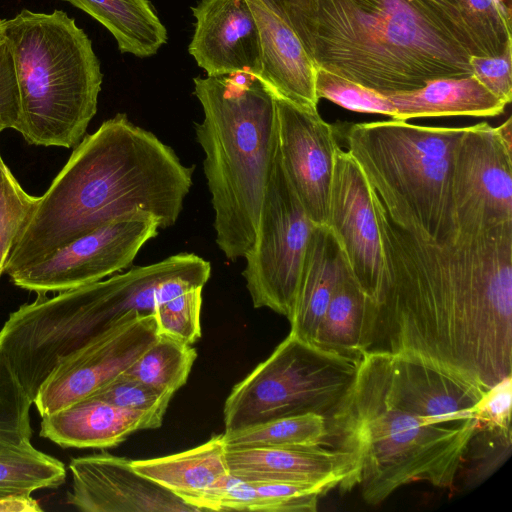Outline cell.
<instances>
[{"mask_svg": "<svg viewBox=\"0 0 512 512\" xmlns=\"http://www.w3.org/2000/svg\"><path fill=\"white\" fill-rule=\"evenodd\" d=\"M371 195L383 265L364 353L417 357L485 392L512 375V224L437 242Z\"/></svg>", "mask_w": 512, "mask_h": 512, "instance_id": "6da1fadb", "label": "cell"}, {"mask_svg": "<svg viewBox=\"0 0 512 512\" xmlns=\"http://www.w3.org/2000/svg\"><path fill=\"white\" fill-rule=\"evenodd\" d=\"M193 171L152 132L132 123L125 113L116 114L74 147L39 197L4 273L134 215L154 216L159 228L174 225L192 186Z\"/></svg>", "mask_w": 512, "mask_h": 512, "instance_id": "7a4b0ae2", "label": "cell"}, {"mask_svg": "<svg viewBox=\"0 0 512 512\" xmlns=\"http://www.w3.org/2000/svg\"><path fill=\"white\" fill-rule=\"evenodd\" d=\"M289 27L317 68L382 94L471 74L468 54L411 0H304Z\"/></svg>", "mask_w": 512, "mask_h": 512, "instance_id": "3957f363", "label": "cell"}, {"mask_svg": "<svg viewBox=\"0 0 512 512\" xmlns=\"http://www.w3.org/2000/svg\"><path fill=\"white\" fill-rule=\"evenodd\" d=\"M329 440L355 454L356 486L368 505L400 487L427 482L453 487L479 424L425 416L392 387L386 353H364L353 387L328 420Z\"/></svg>", "mask_w": 512, "mask_h": 512, "instance_id": "277c9868", "label": "cell"}, {"mask_svg": "<svg viewBox=\"0 0 512 512\" xmlns=\"http://www.w3.org/2000/svg\"><path fill=\"white\" fill-rule=\"evenodd\" d=\"M203 110L195 125L214 210L216 243L231 261L254 244L278 148L273 94L249 74L196 77Z\"/></svg>", "mask_w": 512, "mask_h": 512, "instance_id": "5b68a950", "label": "cell"}, {"mask_svg": "<svg viewBox=\"0 0 512 512\" xmlns=\"http://www.w3.org/2000/svg\"><path fill=\"white\" fill-rule=\"evenodd\" d=\"M27 143L74 148L97 112L103 74L92 41L62 10H21L5 19Z\"/></svg>", "mask_w": 512, "mask_h": 512, "instance_id": "8992f818", "label": "cell"}, {"mask_svg": "<svg viewBox=\"0 0 512 512\" xmlns=\"http://www.w3.org/2000/svg\"><path fill=\"white\" fill-rule=\"evenodd\" d=\"M466 127L390 120L348 126V152L394 223L437 242L454 240L455 149Z\"/></svg>", "mask_w": 512, "mask_h": 512, "instance_id": "52a82bcc", "label": "cell"}, {"mask_svg": "<svg viewBox=\"0 0 512 512\" xmlns=\"http://www.w3.org/2000/svg\"><path fill=\"white\" fill-rule=\"evenodd\" d=\"M359 363L289 333L232 388L223 409L225 431L306 413L329 420L349 395Z\"/></svg>", "mask_w": 512, "mask_h": 512, "instance_id": "ba28073f", "label": "cell"}, {"mask_svg": "<svg viewBox=\"0 0 512 512\" xmlns=\"http://www.w3.org/2000/svg\"><path fill=\"white\" fill-rule=\"evenodd\" d=\"M314 225L285 174L277 148L255 241L244 257L242 275L255 308L291 317Z\"/></svg>", "mask_w": 512, "mask_h": 512, "instance_id": "9c48e42d", "label": "cell"}, {"mask_svg": "<svg viewBox=\"0 0 512 512\" xmlns=\"http://www.w3.org/2000/svg\"><path fill=\"white\" fill-rule=\"evenodd\" d=\"M511 118L468 126L453 157L452 200L458 234L512 224Z\"/></svg>", "mask_w": 512, "mask_h": 512, "instance_id": "30bf717a", "label": "cell"}, {"mask_svg": "<svg viewBox=\"0 0 512 512\" xmlns=\"http://www.w3.org/2000/svg\"><path fill=\"white\" fill-rule=\"evenodd\" d=\"M150 214L111 222L11 274L12 283L37 295L92 284L131 267L140 249L158 234Z\"/></svg>", "mask_w": 512, "mask_h": 512, "instance_id": "8fae6325", "label": "cell"}, {"mask_svg": "<svg viewBox=\"0 0 512 512\" xmlns=\"http://www.w3.org/2000/svg\"><path fill=\"white\" fill-rule=\"evenodd\" d=\"M158 336L153 313L128 312L49 374L33 402L40 416L92 395L124 372Z\"/></svg>", "mask_w": 512, "mask_h": 512, "instance_id": "7c38bea8", "label": "cell"}, {"mask_svg": "<svg viewBox=\"0 0 512 512\" xmlns=\"http://www.w3.org/2000/svg\"><path fill=\"white\" fill-rule=\"evenodd\" d=\"M274 101L282 167L310 220L325 225L338 148L334 127L318 110L277 96Z\"/></svg>", "mask_w": 512, "mask_h": 512, "instance_id": "4fadbf2b", "label": "cell"}, {"mask_svg": "<svg viewBox=\"0 0 512 512\" xmlns=\"http://www.w3.org/2000/svg\"><path fill=\"white\" fill-rule=\"evenodd\" d=\"M325 225L338 240L352 276L374 301L383 259L371 188L356 160L339 146Z\"/></svg>", "mask_w": 512, "mask_h": 512, "instance_id": "5bb4252c", "label": "cell"}, {"mask_svg": "<svg viewBox=\"0 0 512 512\" xmlns=\"http://www.w3.org/2000/svg\"><path fill=\"white\" fill-rule=\"evenodd\" d=\"M69 469L66 502L83 512H199L124 457L94 453L71 459Z\"/></svg>", "mask_w": 512, "mask_h": 512, "instance_id": "9a60e30c", "label": "cell"}, {"mask_svg": "<svg viewBox=\"0 0 512 512\" xmlns=\"http://www.w3.org/2000/svg\"><path fill=\"white\" fill-rule=\"evenodd\" d=\"M192 13L195 25L188 51L207 76H258L260 35L246 0H201Z\"/></svg>", "mask_w": 512, "mask_h": 512, "instance_id": "2e32d148", "label": "cell"}, {"mask_svg": "<svg viewBox=\"0 0 512 512\" xmlns=\"http://www.w3.org/2000/svg\"><path fill=\"white\" fill-rule=\"evenodd\" d=\"M226 460L230 474L249 482L309 485L324 494L356 486V456L339 447L226 449Z\"/></svg>", "mask_w": 512, "mask_h": 512, "instance_id": "e0dca14e", "label": "cell"}, {"mask_svg": "<svg viewBox=\"0 0 512 512\" xmlns=\"http://www.w3.org/2000/svg\"><path fill=\"white\" fill-rule=\"evenodd\" d=\"M165 412L129 410L87 397L42 416L40 435L64 448L104 449L161 426Z\"/></svg>", "mask_w": 512, "mask_h": 512, "instance_id": "ac0fdd59", "label": "cell"}, {"mask_svg": "<svg viewBox=\"0 0 512 512\" xmlns=\"http://www.w3.org/2000/svg\"><path fill=\"white\" fill-rule=\"evenodd\" d=\"M258 26L261 68L257 78L274 95L317 110V67L293 30L260 0H246Z\"/></svg>", "mask_w": 512, "mask_h": 512, "instance_id": "d6986e66", "label": "cell"}, {"mask_svg": "<svg viewBox=\"0 0 512 512\" xmlns=\"http://www.w3.org/2000/svg\"><path fill=\"white\" fill-rule=\"evenodd\" d=\"M132 466L198 511H217L219 494L230 474L223 434L179 453L132 460Z\"/></svg>", "mask_w": 512, "mask_h": 512, "instance_id": "ffe728a7", "label": "cell"}, {"mask_svg": "<svg viewBox=\"0 0 512 512\" xmlns=\"http://www.w3.org/2000/svg\"><path fill=\"white\" fill-rule=\"evenodd\" d=\"M468 56L512 50L511 11L504 0H411Z\"/></svg>", "mask_w": 512, "mask_h": 512, "instance_id": "44dd1931", "label": "cell"}, {"mask_svg": "<svg viewBox=\"0 0 512 512\" xmlns=\"http://www.w3.org/2000/svg\"><path fill=\"white\" fill-rule=\"evenodd\" d=\"M349 270L338 240L327 225H314L305 250L290 333L313 344L335 288Z\"/></svg>", "mask_w": 512, "mask_h": 512, "instance_id": "7402d4cb", "label": "cell"}, {"mask_svg": "<svg viewBox=\"0 0 512 512\" xmlns=\"http://www.w3.org/2000/svg\"><path fill=\"white\" fill-rule=\"evenodd\" d=\"M385 95L395 108L394 120L401 121L446 116L493 117L502 114L507 106L472 74L438 78L419 89Z\"/></svg>", "mask_w": 512, "mask_h": 512, "instance_id": "603a6c76", "label": "cell"}, {"mask_svg": "<svg viewBox=\"0 0 512 512\" xmlns=\"http://www.w3.org/2000/svg\"><path fill=\"white\" fill-rule=\"evenodd\" d=\"M84 11L114 37L121 53L146 58L166 44V27L149 0H63Z\"/></svg>", "mask_w": 512, "mask_h": 512, "instance_id": "cb8c5ba5", "label": "cell"}, {"mask_svg": "<svg viewBox=\"0 0 512 512\" xmlns=\"http://www.w3.org/2000/svg\"><path fill=\"white\" fill-rule=\"evenodd\" d=\"M370 302L349 269L335 288L313 345L361 360Z\"/></svg>", "mask_w": 512, "mask_h": 512, "instance_id": "d4e9b609", "label": "cell"}, {"mask_svg": "<svg viewBox=\"0 0 512 512\" xmlns=\"http://www.w3.org/2000/svg\"><path fill=\"white\" fill-rule=\"evenodd\" d=\"M223 440L226 449L332 446L328 419L316 413L281 417L225 431Z\"/></svg>", "mask_w": 512, "mask_h": 512, "instance_id": "484cf974", "label": "cell"}, {"mask_svg": "<svg viewBox=\"0 0 512 512\" xmlns=\"http://www.w3.org/2000/svg\"><path fill=\"white\" fill-rule=\"evenodd\" d=\"M65 478L64 464L37 450L31 442L13 444L0 441V499L57 487Z\"/></svg>", "mask_w": 512, "mask_h": 512, "instance_id": "4316f807", "label": "cell"}, {"mask_svg": "<svg viewBox=\"0 0 512 512\" xmlns=\"http://www.w3.org/2000/svg\"><path fill=\"white\" fill-rule=\"evenodd\" d=\"M196 357L192 345L159 335L124 372L159 393L174 395L186 383Z\"/></svg>", "mask_w": 512, "mask_h": 512, "instance_id": "83f0119b", "label": "cell"}, {"mask_svg": "<svg viewBox=\"0 0 512 512\" xmlns=\"http://www.w3.org/2000/svg\"><path fill=\"white\" fill-rule=\"evenodd\" d=\"M38 200L19 184L0 153V277Z\"/></svg>", "mask_w": 512, "mask_h": 512, "instance_id": "f1b7e54d", "label": "cell"}, {"mask_svg": "<svg viewBox=\"0 0 512 512\" xmlns=\"http://www.w3.org/2000/svg\"><path fill=\"white\" fill-rule=\"evenodd\" d=\"M33 400L0 350V441L30 442L33 433L29 410Z\"/></svg>", "mask_w": 512, "mask_h": 512, "instance_id": "f546056e", "label": "cell"}, {"mask_svg": "<svg viewBox=\"0 0 512 512\" xmlns=\"http://www.w3.org/2000/svg\"><path fill=\"white\" fill-rule=\"evenodd\" d=\"M511 445V429L479 424L466 448L457 477L465 472L462 479L467 486L481 483L509 457Z\"/></svg>", "mask_w": 512, "mask_h": 512, "instance_id": "4dcf8cb0", "label": "cell"}, {"mask_svg": "<svg viewBox=\"0 0 512 512\" xmlns=\"http://www.w3.org/2000/svg\"><path fill=\"white\" fill-rule=\"evenodd\" d=\"M315 89L319 100L327 99L355 112L383 114L392 119L395 117V108L385 94L322 68H317Z\"/></svg>", "mask_w": 512, "mask_h": 512, "instance_id": "1f68e13d", "label": "cell"}, {"mask_svg": "<svg viewBox=\"0 0 512 512\" xmlns=\"http://www.w3.org/2000/svg\"><path fill=\"white\" fill-rule=\"evenodd\" d=\"M202 290L203 287L188 289L156 306L153 314L159 335L190 345L201 337Z\"/></svg>", "mask_w": 512, "mask_h": 512, "instance_id": "d6a6232c", "label": "cell"}, {"mask_svg": "<svg viewBox=\"0 0 512 512\" xmlns=\"http://www.w3.org/2000/svg\"><path fill=\"white\" fill-rule=\"evenodd\" d=\"M255 495L251 511L265 512H314L320 496L324 493L313 486L252 482Z\"/></svg>", "mask_w": 512, "mask_h": 512, "instance_id": "836d02e7", "label": "cell"}, {"mask_svg": "<svg viewBox=\"0 0 512 512\" xmlns=\"http://www.w3.org/2000/svg\"><path fill=\"white\" fill-rule=\"evenodd\" d=\"M89 397L98 398L129 410L166 412L173 395L159 393L122 372Z\"/></svg>", "mask_w": 512, "mask_h": 512, "instance_id": "e575fe53", "label": "cell"}, {"mask_svg": "<svg viewBox=\"0 0 512 512\" xmlns=\"http://www.w3.org/2000/svg\"><path fill=\"white\" fill-rule=\"evenodd\" d=\"M471 74L496 97L512 99V50L496 57L470 56Z\"/></svg>", "mask_w": 512, "mask_h": 512, "instance_id": "d590c367", "label": "cell"}, {"mask_svg": "<svg viewBox=\"0 0 512 512\" xmlns=\"http://www.w3.org/2000/svg\"><path fill=\"white\" fill-rule=\"evenodd\" d=\"M512 375L489 388L475 406L481 425L511 429Z\"/></svg>", "mask_w": 512, "mask_h": 512, "instance_id": "8d00e7d4", "label": "cell"}, {"mask_svg": "<svg viewBox=\"0 0 512 512\" xmlns=\"http://www.w3.org/2000/svg\"><path fill=\"white\" fill-rule=\"evenodd\" d=\"M20 113L19 91L11 54L4 45L0 48V121L15 129Z\"/></svg>", "mask_w": 512, "mask_h": 512, "instance_id": "74e56055", "label": "cell"}, {"mask_svg": "<svg viewBox=\"0 0 512 512\" xmlns=\"http://www.w3.org/2000/svg\"><path fill=\"white\" fill-rule=\"evenodd\" d=\"M254 495L252 482L229 474L219 494L217 511H251Z\"/></svg>", "mask_w": 512, "mask_h": 512, "instance_id": "f35d334b", "label": "cell"}, {"mask_svg": "<svg viewBox=\"0 0 512 512\" xmlns=\"http://www.w3.org/2000/svg\"><path fill=\"white\" fill-rule=\"evenodd\" d=\"M4 25H5V19L0 20V48L5 43Z\"/></svg>", "mask_w": 512, "mask_h": 512, "instance_id": "ab89813d", "label": "cell"}, {"mask_svg": "<svg viewBox=\"0 0 512 512\" xmlns=\"http://www.w3.org/2000/svg\"><path fill=\"white\" fill-rule=\"evenodd\" d=\"M4 129H7V127L3 122L0 121V132H2Z\"/></svg>", "mask_w": 512, "mask_h": 512, "instance_id": "60d3db41", "label": "cell"}]
</instances>
